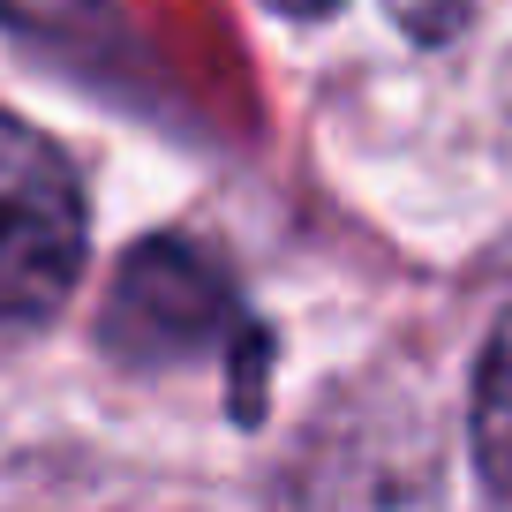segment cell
Listing matches in <instances>:
<instances>
[{"mask_svg":"<svg viewBox=\"0 0 512 512\" xmlns=\"http://www.w3.org/2000/svg\"><path fill=\"white\" fill-rule=\"evenodd\" d=\"M83 189L61 144L0 113V332L46 324L83 279Z\"/></svg>","mask_w":512,"mask_h":512,"instance_id":"cell-1","label":"cell"},{"mask_svg":"<svg viewBox=\"0 0 512 512\" xmlns=\"http://www.w3.org/2000/svg\"><path fill=\"white\" fill-rule=\"evenodd\" d=\"M98 332H106V347L121 362L166 369V362H196V354H219L234 339H249V324L234 309V287L211 272L189 241H144L113 272Z\"/></svg>","mask_w":512,"mask_h":512,"instance_id":"cell-2","label":"cell"},{"mask_svg":"<svg viewBox=\"0 0 512 512\" xmlns=\"http://www.w3.org/2000/svg\"><path fill=\"white\" fill-rule=\"evenodd\" d=\"M475 467H482V490L512 505V309L505 324L490 332L482 347V369H475Z\"/></svg>","mask_w":512,"mask_h":512,"instance_id":"cell-3","label":"cell"}]
</instances>
